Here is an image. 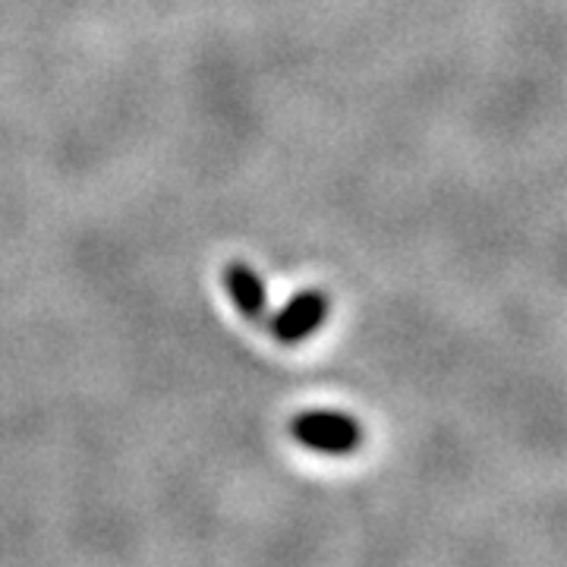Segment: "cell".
<instances>
[{
  "label": "cell",
  "mask_w": 567,
  "mask_h": 567,
  "mask_svg": "<svg viewBox=\"0 0 567 567\" xmlns=\"http://www.w3.org/2000/svg\"><path fill=\"white\" fill-rule=\"evenodd\" d=\"M324 319H328V297L322 290H303L271 319V331L281 344H300L322 328Z\"/></svg>",
  "instance_id": "cell-2"
},
{
  "label": "cell",
  "mask_w": 567,
  "mask_h": 567,
  "mask_svg": "<svg viewBox=\"0 0 567 567\" xmlns=\"http://www.w3.org/2000/svg\"><path fill=\"white\" fill-rule=\"evenodd\" d=\"M290 435L309 451L316 454H353L363 445V429L350 416V413H338V410H303L293 416L290 423Z\"/></svg>",
  "instance_id": "cell-1"
},
{
  "label": "cell",
  "mask_w": 567,
  "mask_h": 567,
  "mask_svg": "<svg viewBox=\"0 0 567 567\" xmlns=\"http://www.w3.org/2000/svg\"><path fill=\"white\" fill-rule=\"evenodd\" d=\"M224 287L234 306L244 312L246 319L259 322L268 312V293H265L262 278L246 262H230L224 268Z\"/></svg>",
  "instance_id": "cell-3"
}]
</instances>
